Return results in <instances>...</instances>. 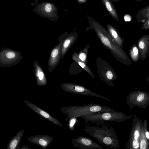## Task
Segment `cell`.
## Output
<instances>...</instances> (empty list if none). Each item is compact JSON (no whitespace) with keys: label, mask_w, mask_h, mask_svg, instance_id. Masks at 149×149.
Segmentation results:
<instances>
[{"label":"cell","mask_w":149,"mask_h":149,"mask_svg":"<svg viewBox=\"0 0 149 149\" xmlns=\"http://www.w3.org/2000/svg\"><path fill=\"white\" fill-rule=\"evenodd\" d=\"M105 121L95 122V125L85 124L83 130L101 144L111 149L119 148V140L115 130Z\"/></svg>","instance_id":"obj_1"},{"label":"cell","mask_w":149,"mask_h":149,"mask_svg":"<svg viewBox=\"0 0 149 149\" xmlns=\"http://www.w3.org/2000/svg\"><path fill=\"white\" fill-rule=\"evenodd\" d=\"M60 110L66 115V121L72 118L81 117L90 114L114 111L113 109L108 106L95 103L61 107Z\"/></svg>","instance_id":"obj_2"},{"label":"cell","mask_w":149,"mask_h":149,"mask_svg":"<svg viewBox=\"0 0 149 149\" xmlns=\"http://www.w3.org/2000/svg\"><path fill=\"white\" fill-rule=\"evenodd\" d=\"M88 21L95 30L102 43L112 50L119 56L125 59L130 60L127 56L123 53L120 48L112 40L109 34L96 21L90 17L88 16Z\"/></svg>","instance_id":"obj_3"},{"label":"cell","mask_w":149,"mask_h":149,"mask_svg":"<svg viewBox=\"0 0 149 149\" xmlns=\"http://www.w3.org/2000/svg\"><path fill=\"white\" fill-rule=\"evenodd\" d=\"M132 117V116H128L122 112L113 111L90 114L81 117L87 123L106 121L121 122Z\"/></svg>","instance_id":"obj_4"},{"label":"cell","mask_w":149,"mask_h":149,"mask_svg":"<svg viewBox=\"0 0 149 149\" xmlns=\"http://www.w3.org/2000/svg\"><path fill=\"white\" fill-rule=\"evenodd\" d=\"M23 58L22 53L9 48H5L0 51V67H10L19 63Z\"/></svg>","instance_id":"obj_5"},{"label":"cell","mask_w":149,"mask_h":149,"mask_svg":"<svg viewBox=\"0 0 149 149\" xmlns=\"http://www.w3.org/2000/svg\"><path fill=\"white\" fill-rule=\"evenodd\" d=\"M58 8L54 3L45 1L41 2L33 8V11L40 16L47 18L54 22L58 18L57 13Z\"/></svg>","instance_id":"obj_6"},{"label":"cell","mask_w":149,"mask_h":149,"mask_svg":"<svg viewBox=\"0 0 149 149\" xmlns=\"http://www.w3.org/2000/svg\"><path fill=\"white\" fill-rule=\"evenodd\" d=\"M143 123L135 114L134 115L129 138L125 146L126 148L139 149L141 131Z\"/></svg>","instance_id":"obj_7"},{"label":"cell","mask_w":149,"mask_h":149,"mask_svg":"<svg viewBox=\"0 0 149 149\" xmlns=\"http://www.w3.org/2000/svg\"><path fill=\"white\" fill-rule=\"evenodd\" d=\"M126 102L132 109L135 106L146 108L149 104V93L145 91H131L126 97Z\"/></svg>","instance_id":"obj_8"},{"label":"cell","mask_w":149,"mask_h":149,"mask_svg":"<svg viewBox=\"0 0 149 149\" xmlns=\"http://www.w3.org/2000/svg\"><path fill=\"white\" fill-rule=\"evenodd\" d=\"M63 90L65 92L80 95H90L98 98H102L109 102L111 100L107 97L94 93L90 90L79 85L72 83H63L61 85Z\"/></svg>","instance_id":"obj_9"},{"label":"cell","mask_w":149,"mask_h":149,"mask_svg":"<svg viewBox=\"0 0 149 149\" xmlns=\"http://www.w3.org/2000/svg\"><path fill=\"white\" fill-rule=\"evenodd\" d=\"M64 34L58 38L59 43L52 50L49 59L48 69L51 73L57 66L61 58L62 45L64 40Z\"/></svg>","instance_id":"obj_10"},{"label":"cell","mask_w":149,"mask_h":149,"mask_svg":"<svg viewBox=\"0 0 149 149\" xmlns=\"http://www.w3.org/2000/svg\"><path fill=\"white\" fill-rule=\"evenodd\" d=\"M72 143L74 148L80 149H102V147L92 139L88 137L78 136L72 139Z\"/></svg>","instance_id":"obj_11"},{"label":"cell","mask_w":149,"mask_h":149,"mask_svg":"<svg viewBox=\"0 0 149 149\" xmlns=\"http://www.w3.org/2000/svg\"><path fill=\"white\" fill-rule=\"evenodd\" d=\"M24 102L26 106L41 116L52 122L56 125L62 127L63 124L62 123L47 112L29 101L25 100L24 101Z\"/></svg>","instance_id":"obj_12"},{"label":"cell","mask_w":149,"mask_h":149,"mask_svg":"<svg viewBox=\"0 0 149 149\" xmlns=\"http://www.w3.org/2000/svg\"><path fill=\"white\" fill-rule=\"evenodd\" d=\"M31 143L39 145L44 149L46 148L52 142V137L48 135H36L30 136L27 138Z\"/></svg>","instance_id":"obj_13"},{"label":"cell","mask_w":149,"mask_h":149,"mask_svg":"<svg viewBox=\"0 0 149 149\" xmlns=\"http://www.w3.org/2000/svg\"><path fill=\"white\" fill-rule=\"evenodd\" d=\"M33 65V72L36 80L37 84L40 86H45L47 84V80L45 73L37 60L34 61Z\"/></svg>","instance_id":"obj_14"},{"label":"cell","mask_w":149,"mask_h":149,"mask_svg":"<svg viewBox=\"0 0 149 149\" xmlns=\"http://www.w3.org/2000/svg\"><path fill=\"white\" fill-rule=\"evenodd\" d=\"M138 46L140 54L139 58L144 61L149 52V36L142 37L139 40Z\"/></svg>","instance_id":"obj_15"},{"label":"cell","mask_w":149,"mask_h":149,"mask_svg":"<svg viewBox=\"0 0 149 149\" xmlns=\"http://www.w3.org/2000/svg\"><path fill=\"white\" fill-rule=\"evenodd\" d=\"M24 132V130H21L18 132L16 135L9 141L7 149H20L19 145Z\"/></svg>","instance_id":"obj_16"},{"label":"cell","mask_w":149,"mask_h":149,"mask_svg":"<svg viewBox=\"0 0 149 149\" xmlns=\"http://www.w3.org/2000/svg\"><path fill=\"white\" fill-rule=\"evenodd\" d=\"M109 14L114 19H117V15L112 1L111 0H101Z\"/></svg>","instance_id":"obj_17"},{"label":"cell","mask_w":149,"mask_h":149,"mask_svg":"<svg viewBox=\"0 0 149 149\" xmlns=\"http://www.w3.org/2000/svg\"><path fill=\"white\" fill-rule=\"evenodd\" d=\"M74 39L75 38L74 37L70 36L64 40L62 45L61 58L63 59V58L65 55Z\"/></svg>","instance_id":"obj_18"},{"label":"cell","mask_w":149,"mask_h":149,"mask_svg":"<svg viewBox=\"0 0 149 149\" xmlns=\"http://www.w3.org/2000/svg\"><path fill=\"white\" fill-rule=\"evenodd\" d=\"M139 149H149V141L145 135L143 122L141 129Z\"/></svg>","instance_id":"obj_19"},{"label":"cell","mask_w":149,"mask_h":149,"mask_svg":"<svg viewBox=\"0 0 149 149\" xmlns=\"http://www.w3.org/2000/svg\"><path fill=\"white\" fill-rule=\"evenodd\" d=\"M107 27L108 30L111 36L118 45L122 46L123 44V41L118 35L114 28L109 24H107Z\"/></svg>","instance_id":"obj_20"},{"label":"cell","mask_w":149,"mask_h":149,"mask_svg":"<svg viewBox=\"0 0 149 149\" xmlns=\"http://www.w3.org/2000/svg\"><path fill=\"white\" fill-rule=\"evenodd\" d=\"M130 54L133 61L136 62L139 57V53L138 48L136 45H133L130 50Z\"/></svg>","instance_id":"obj_21"},{"label":"cell","mask_w":149,"mask_h":149,"mask_svg":"<svg viewBox=\"0 0 149 149\" xmlns=\"http://www.w3.org/2000/svg\"><path fill=\"white\" fill-rule=\"evenodd\" d=\"M73 59L78 63L84 69L87 71L91 76H93V74L90 69L78 57L77 54H75L72 56Z\"/></svg>","instance_id":"obj_22"},{"label":"cell","mask_w":149,"mask_h":149,"mask_svg":"<svg viewBox=\"0 0 149 149\" xmlns=\"http://www.w3.org/2000/svg\"><path fill=\"white\" fill-rule=\"evenodd\" d=\"M77 118L74 117L70 118L69 120L68 124L69 129L71 131L74 130V127L77 121Z\"/></svg>","instance_id":"obj_23"},{"label":"cell","mask_w":149,"mask_h":149,"mask_svg":"<svg viewBox=\"0 0 149 149\" xmlns=\"http://www.w3.org/2000/svg\"><path fill=\"white\" fill-rule=\"evenodd\" d=\"M147 120H145L143 122L144 124L145 134L146 137L149 141V132L147 129Z\"/></svg>","instance_id":"obj_24"},{"label":"cell","mask_w":149,"mask_h":149,"mask_svg":"<svg viewBox=\"0 0 149 149\" xmlns=\"http://www.w3.org/2000/svg\"><path fill=\"white\" fill-rule=\"evenodd\" d=\"M79 58L82 61L85 62L86 58L85 54L83 52L81 53L79 55Z\"/></svg>","instance_id":"obj_25"},{"label":"cell","mask_w":149,"mask_h":149,"mask_svg":"<svg viewBox=\"0 0 149 149\" xmlns=\"http://www.w3.org/2000/svg\"><path fill=\"white\" fill-rule=\"evenodd\" d=\"M106 75L107 79L109 80H111L113 78V74L111 71L109 70L107 72Z\"/></svg>","instance_id":"obj_26"},{"label":"cell","mask_w":149,"mask_h":149,"mask_svg":"<svg viewBox=\"0 0 149 149\" xmlns=\"http://www.w3.org/2000/svg\"><path fill=\"white\" fill-rule=\"evenodd\" d=\"M124 19L126 22H129L131 20V17L128 15H125L124 17Z\"/></svg>","instance_id":"obj_27"},{"label":"cell","mask_w":149,"mask_h":149,"mask_svg":"<svg viewBox=\"0 0 149 149\" xmlns=\"http://www.w3.org/2000/svg\"><path fill=\"white\" fill-rule=\"evenodd\" d=\"M29 147H28L26 146L23 145L22 147L20 148V149H31Z\"/></svg>","instance_id":"obj_28"},{"label":"cell","mask_w":149,"mask_h":149,"mask_svg":"<svg viewBox=\"0 0 149 149\" xmlns=\"http://www.w3.org/2000/svg\"><path fill=\"white\" fill-rule=\"evenodd\" d=\"M78 2L80 3H85L86 0H77Z\"/></svg>","instance_id":"obj_29"},{"label":"cell","mask_w":149,"mask_h":149,"mask_svg":"<svg viewBox=\"0 0 149 149\" xmlns=\"http://www.w3.org/2000/svg\"><path fill=\"white\" fill-rule=\"evenodd\" d=\"M35 2V4L36 5H37L38 4V0H34Z\"/></svg>","instance_id":"obj_30"},{"label":"cell","mask_w":149,"mask_h":149,"mask_svg":"<svg viewBox=\"0 0 149 149\" xmlns=\"http://www.w3.org/2000/svg\"><path fill=\"white\" fill-rule=\"evenodd\" d=\"M146 79H147V80H148V82H149V75L148 76V77Z\"/></svg>","instance_id":"obj_31"},{"label":"cell","mask_w":149,"mask_h":149,"mask_svg":"<svg viewBox=\"0 0 149 149\" xmlns=\"http://www.w3.org/2000/svg\"><path fill=\"white\" fill-rule=\"evenodd\" d=\"M112 1H116V0H111Z\"/></svg>","instance_id":"obj_32"},{"label":"cell","mask_w":149,"mask_h":149,"mask_svg":"<svg viewBox=\"0 0 149 149\" xmlns=\"http://www.w3.org/2000/svg\"></svg>","instance_id":"obj_33"}]
</instances>
